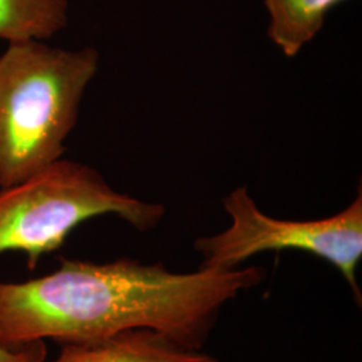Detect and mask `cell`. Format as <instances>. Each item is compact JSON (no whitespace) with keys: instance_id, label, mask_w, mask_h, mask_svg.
<instances>
[{"instance_id":"cell-1","label":"cell","mask_w":362,"mask_h":362,"mask_svg":"<svg viewBox=\"0 0 362 362\" xmlns=\"http://www.w3.org/2000/svg\"><path fill=\"white\" fill-rule=\"evenodd\" d=\"M264 279L259 266L172 272L163 263L134 259L61 258L59 269L45 276L0 282V345L82 344L151 329L202 350L221 309Z\"/></svg>"},{"instance_id":"cell-2","label":"cell","mask_w":362,"mask_h":362,"mask_svg":"<svg viewBox=\"0 0 362 362\" xmlns=\"http://www.w3.org/2000/svg\"><path fill=\"white\" fill-rule=\"evenodd\" d=\"M98 65L93 47L67 50L37 39L8 43L0 55V189L64 158Z\"/></svg>"},{"instance_id":"cell-3","label":"cell","mask_w":362,"mask_h":362,"mask_svg":"<svg viewBox=\"0 0 362 362\" xmlns=\"http://www.w3.org/2000/svg\"><path fill=\"white\" fill-rule=\"evenodd\" d=\"M115 215L140 233L156 228L165 207L113 189L91 167L61 158L38 175L0 189V254L16 251L34 270L78 226Z\"/></svg>"},{"instance_id":"cell-4","label":"cell","mask_w":362,"mask_h":362,"mask_svg":"<svg viewBox=\"0 0 362 362\" xmlns=\"http://www.w3.org/2000/svg\"><path fill=\"white\" fill-rule=\"evenodd\" d=\"M231 226L215 235L194 240L202 269L233 270L267 251L297 250L324 259L336 267L361 306L357 270L362 259V194L337 215L318 220H281L259 209L246 187L223 199Z\"/></svg>"},{"instance_id":"cell-5","label":"cell","mask_w":362,"mask_h":362,"mask_svg":"<svg viewBox=\"0 0 362 362\" xmlns=\"http://www.w3.org/2000/svg\"><path fill=\"white\" fill-rule=\"evenodd\" d=\"M43 362H219L151 329H134L93 342L61 345L59 356Z\"/></svg>"},{"instance_id":"cell-6","label":"cell","mask_w":362,"mask_h":362,"mask_svg":"<svg viewBox=\"0 0 362 362\" xmlns=\"http://www.w3.org/2000/svg\"><path fill=\"white\" fill-rule=\"evenodd\" d=\"M346 0H263L267 35L287 58H294L324 28L329 13Z\"/></svg>"},{"instance_id":"cell-7","label":"cell","mask_w":362,"mask_h":362,"mask_svg":"<svg viewBox=\"0 0 362 362\" xmlns=\"http://www.w3.org/2000/svg\"><path fill=\"white\" fill-rule=\"evenodd\" d=\"M69 21V0H0V39L46 40Z\"/></svg>"},{"instance_id":"cell-8","label":"cell","mask_w":362,"mask_h":362,"mask_svg":"<svg viewBox=\"0 0 362 362\" xmlns=\"http://www.w3.org/2000/svg\"><path fill=\"white\" fill-rule=\"evenodd\" d=\"M47 357L45 341L30 342L19 346L0 345V362H43Z\"/></svg>"}]
</instances>
